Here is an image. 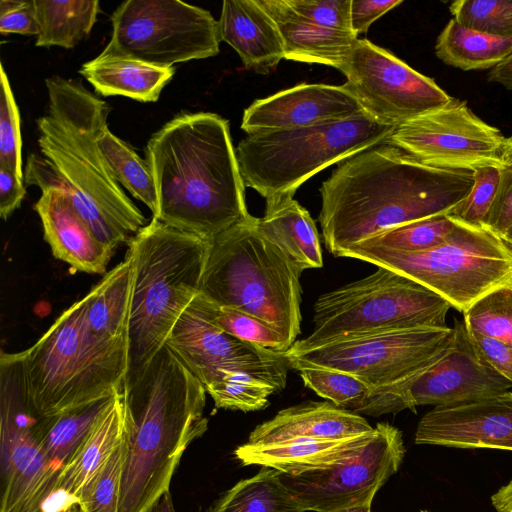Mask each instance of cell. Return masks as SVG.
Listing matches in <instances>:
<instances>
[{"mask_svg": "<svg viewBox=\"0 0 512 512\" xmlns=\"http://www.w3.org/2000/svg\"><path fill=\"white\" fill-rule=\"evenodd\" d=\"M157 194L154 218L210 240L249 218L228 120L183 112L146 145Z\"/></svg>", "mask_w": 512, "mask_h": 512, "instance_id": "4", "label": "cell"}, {"mask_svg": "<svg viewBox=\"0 0 512 512\" xmlns=\"http://www.w3.org/2000/svg\"><path fill=\"white\" fill-rule=\"evenodd\" d=\"M452 219L455 226L446 240L427 251L405 253L360 243L344 250L340 257L404 275L463 313L492 290L512 284V243L487 225Z\"/></svg>", "mask_w": 512, "mask_h": 512, "instance_id": "9", "label": "cell"}, {"mask_svg": "<svg viewBox=\"0 0 512 512\" xmlns=\"http://www.w3.org/2000/svg\"><path fill=\"white\" fill-rule=\"evenodd\" d=\"M306 387L335 406L355 412L373 389L349 373L326 368L298 371Z\"/></svg>", "mask_w": 512, "mask_h": 512, "instance_id": "38", "label": "cell"}, {"mask_svg": "<svg viewBox=\"0 0 512 512\" xmlns=\"http://www.w3.org/2000/svg\"><path fill=\"white\" fill-rule=\"evenodd\" d=\"M286 381L250 371H225L206 391L217 408L257 411L269 405V396L283 390Z\"/></svg>", "mask_w": 512, "mask_h": 512, "instance_id": "35", "label": "cell"}, {"mask_svg": "<svg viewBox=\"0 0 512 512\" xmlns=\"http://www.w3.org/2000/svg\"><path fill=\"white\" fill-rule=\"evenodd\" d=\"M402 3V0H352L351 27L353 33H366L371 24Z\"/></svg>", "mask_w": 512, "mask_h": 512, "instance_id": "48", "label": "cell"}, {"mask_svg": "<svg viewBox=\"0 0 512 512\" xmlns=\"http://www.w3.org/2000/svg\"><path fill=\"white\" fill-rule=\"evenodd\" d=\"M454 226L449 214L436 215L387 229L360 243L399 252L418 253L442 244Z\"/></svg>", "mask_w": 512, "mask_h": 512, "instance_id": "36", "label": "cell"}, {"mask_svg": "<svg viewBox=\"0 0 512 512\" xmlns=\"http://www.w3.org/2000/svg\"><path fill=\"white\" fill-rule=\"evenodd\" d=\"M420 512H429V511H420Z\"/></svg>", "mask_w": 512, "mask_h": 512, "instance_id": "57", "label": "cell"}, {"mask_svg": "<svg viewBox=\"0 0 512 512\" xmlns=\"http://www.w3.org/2000/svg\"><path fill=\"white\" fill-rule=\"evenodd\" d=\"M404 455L401 431L378 423L370 440L346 458L323 469L281 473V479L303 512H328L372 503L377 491L398 471Z\"/></svg>", "mask_w": 512, "mask_h": 512, "instance_id": "16", "label": "cell"}, {"mask_svg": "<svg viewBox=\"0 0 512 512\" xmlns=\"http://www.w3.org/2000/svg\"><path fill=\"white\" fill-rule=\"evenodd\" d=\"M0 166L24 181L20 113L8 75L0 68Z\"/></svg>", "mask_w": 512, "mask_h": 512, "instance_id": "40", "label": "cell"}, {"mask_svg": "<svg viewBox=\"0 0 512 512\" xmlns=\"http://www.w3.org/2000/svg\"><path fill=\"white\" fill-rule=\"evenodd\" d=\"M453 329L388 330L343 338L320 347L284 353L290 369L326 368L349 373L373 390L419 374L449 347Z\"/></svg>", "mask_w": 512, "mask_h": 512, "instance_id": "12", "label": "cell"}, {"mask_svg": "<svg viewBox=\"0 0 512 512\" xmlns=\"http://www.w3.org/2000/svg\"><path fill=\"white\" fill-rule=\"evenodd\" d=\"M206 393L167 345L126 375L118 512H147L169 490L184 451L208 428Z\"/></svg>", "mask_w": 512, "mask_h": 512, "instance_id": "3", "label": "cell"}, {"mask_svg": "<svg viewBox=\"0 0 512 512\" xmlns=\"http://www.w3.org/2000/svg\"><path fill=\"white\" fill-rule=\"evenodd\" d=\"M218 27L247 69L268 74L285 59L280 31L257 0L223 1Z\"/></svg>", "mask_w": 512, "mask_h": 512, "instance_id": "23", "label": "cell"}, {"mask_svg": "<svg viewBox=\"0 0 512 512\" xmlns=\"http://www.w3.org/2000/svg\"><path fill=\"white\" fill-rule=\"evenodd\" d=\"M375 433L341 440L289 441L268 445L236 448L235 457L245 466L256 465L275 469L282 474L296 475L323 469L346 458L363 446Z\"/></svg>", "mask_w": 512, "mask_h": 512, "instance_id": "25", "label": "cell"}, {"mask_svg": "<svg viewBox=\"0 0 512 512\" xmlns=\"http://www.w3.org/2000/svg\"><path fill=\"white\" fill-rule=\"evenodd\" d=\"M215 307L210 299L198 293L174 324L165 343L205 389L225 371H250L286 381L290 368L284 353L229 335L217 324Z\"/></svg>", "mask_w": 512, "mask_h": 512, "instance_id": "18", "label": "cell"}, {"mask_svg": "<svg viewBox=\"0 0 512 512\" xmlns=\"http://www.w3.org/2000/svg\"><path fill=\"white\" fill-rule=\"evenodd\" d=\"M341 72L343 86L364 113L390 127L442 108L452 98L433 79L368 39L356 40Z\"/></svg>", "mask_w": 512, "mask_h": 512, "instance_id": "17", "label": "cell"}, {"mask_svg": "<svg viewBox=\"0 0 512 512\" xmlns=\"http://www.w3.org/2000/svg\"><path fill=\"white\" fill-rule=\"evenodd\" d=\"M482 358L500 375L512 382V345L468 331Z\"/></svg>", "mask_w": 512, "mask_h": 512, "instance_id": "46", "label": "cell"}, {"mask_svg": "<svg viewBox=\"0 0 512 512\" xmlns=\"http://www.w3.org/2000/svg\"><path fill=\"white\" fill-rule=\"evenodd\" d=\"M474 171L427 166L381 142L340 162L320 187L326 249L340 257L382 231L449 214L469 194Z\"/></svg>", "mask_w": 512, "mask_h": 512, "instance_id": "2", "label": "cell"}, {"mask_svg": "<svg viewBox=\"0 0 512 512\" xmlns=\"http://www.w3.org/2000/svg\"><path fill=\"white\" fill-rule=\"evenodd\" d=\"M0 32L38 35L34 0H1Z\"/></svg>", "mask_w": 512, "mask_h": 512, "instance_id": "45", "label": "cell"}, {"mask_svg": "<svg viewBox=\"0 0 512 512\" xmlns=\"http://www.w3.org/2000/svg\"><path fill=\"white\" fill-rule=\"evenodd\" d=\"M374 431L360 414L329 401H309L279 411L249 435L250 445L289 441L341 440Z\"/></svg>", "mask_w": 512, "mask_h": 512, "instance_id": "22", "label": "cell"}, {"mask_svg": "<svg viewBox=\"0 0 512 512\" xmlns=\"http://www.w3.org/2000/svg\"><path fill=\"white\" fill-rule=\"evenodd\" d=\"M206 512H303L275 469H262L237 482Z\"/></svg>", "mask_w": 512, "mask_h": 512, "instance_id": "33", "label": "cell"}, {"mask_svg": "<svg viewBox=\"0 0 512 512\" xmlns=\"http://www.w3.org/2000/svg\"><path fill=\"white\" fill-rule=\"evenodd\" d=\"M452 341L432 366L398 383L374 389L358 414L380 416L421 405L445 406L512 388L477 351L463 320L454 319Z\"/></svg>", "mask_w": 512, "mask_h": 512, "instance_id": "14", "label": "cell"}, {"mask_svg": "<svg viewBox=\"0 0 512 512\" xmlns=\"http://www.w3.org/2000/svg\"><path fill=\"white\" fill-rule=\"evenodd\" d=\"M38 47L74 48L87 38L100 11L97 0H34Z\"/></svg>", "mask_w": 512, "mask_h": 512, "instance_id": "32", "label": "cell"}, {"mask_svg": "<svg viewBox=\"0 0 512 512\" xmlns=\"http://www.w3.org/2000/svg\"><path fill=\"white\" fill-rule=\"evenodd\" d=\"M449 9L453 19L467 28L512 36V0H458Z\"/></svg>", "mask_w": 512, "mask_h": 512, "instance_id": "39", "label": "cell"}, {"mask_svg": "<svg viewBox=\"0 0 512 512\" xmlns=\"http://www.w3.org/2000/svg\"><path fill=\"white\" fill-rule=\"evenodd\" d=\"M41 191L34 209L53 256L67 263L73 273H106L114 250L95 237L63 190L46 187Z\"/></svg>", "mask_w": 512, "mask_h": 512, "instance_id": "21", "label": "cell"}, {"mask_svg": "<svg viewBox=\"0 0 512 512\" xmlns=\"http://www.w3.org/2000/svg\"><path fill=\"white\" fill-rule=\"evenodd\" d=\"M147 512H175L169 490L163 493Z\"/></svg>", "mask_w": 512, "mask_h": 512, "instance_id": "52", "label": "cell"}, {"mask_svg": "<svg viewBox=\"0 0 512 512\" xmlns=\"http://www.w3.org/2000/svg\"><path fill=\"white\" fill-rule=\"evenodd\" d=\"M414 442L512 451V392L434 407L419 421Z\"/></svg>", "mask_w": 512, "mask_h": 512, "instance_id": "19", "label": "cell"}, {"mask_svg": "<svg viewBox=\"0 0 512 512\" xmlns=\"http://www.w3.org/2000/svg\"><path fill=\"white\" fill-rule=\"evenodd\" d=\"M301 272L251 215L208 240L200 292L259 318L292 346L301 330Z\"/></svg>", "mask_w": 512, "mask_h": 512, "instance_id": "6", "label": "cell"}, {"mask_svg": "<svg viewBox=\"0 0 512 512\" xmlns=\"http://www.w3.org/2000/svg\"><path fill=\"white\" fill-rule=\"evenodd\" d=\"M437 57L469 71L493 69L512 54V36H497L467 28L451 19L437 37Z\"/></svg>", "mask_w": 512, "mask_h": 512, "instance_id": "31", "label": "cell"}, {"mask_svg": "<svg viewBox=\"0 0 512 512\" xmlns=\"http://www.w3.org/2000/svg\"><path fill=\"white\" fill-rule=\"evenodd\" d=\"M48 112L36 120L43 155H28L24 184L63 190L104 245L129 242L147 220L113 176L99 146L110 107L81 81L45 80Z\"/></svg>", "mask_w": 512, "mask_h": 512, "instance_id": "1", "label": "cell"}, {"mask_svg": "<svg viewBox=\"0 0 512 512\" xmlns=\"http://www.w3.org/2000/svg\"><path fill=\"white\" fill-rule=\"evenodd\" d=\"M132 287L133 264L126 254L84 297V319L90 333L127 350Z\"/></svg>", "mask_w": 512, "mask_h": 512, "instance_id": "26", "label": "cell"}, {"mask_svg": "<svg viewBox=\"0 0 512 512\" xmlns=\"http://www.w3.org/2000/svg\"><path fill=\"white\" fill-rule=\"evenodd\" d=\"M79 73L102 96H124L141 102H155L172 79L174 67H158L130 59L94 58Z\"/></svg>", "mask_w": 512, "mask_h": 512, "instance_id": "28", "label": "cell"}, {"mask_svg": "<svg viewBox=\"0 0 512 512\" xmlns=\"http://www.w3.org/2000/svg\"><path fill=\"white\" fill-rule=\"evenodd\" d=\"M111 22V38L97 59L173 67L219 53L218 21L208 10L179 0H127Z\"/></svg>", "mask_w": 512, "mask_h": 512, "instance_id": "11", "label": "cell"}, {"mask_svg": "<svg viewBox=\"0 0 512 512\" xmlns=\"http://www.w3.org/2000/svg\"><path fill=\"white\" fill-rule=\"evenodd\" d=\"M451 307L420 283L378 267L365 278L319 296L313 308V331L288 351H305L379 331L445 328Z\"/></svg>", "mask_w": 512, "mask_h": 512, "instance_id": "10", "label": "cell"}, {"mask_svg": "<svg viewBox=\"0 0 512 512\" xmlns=\"http://www.w3.org/2000/svg\"><path fill=\"white\" fill-rule=\"evenodd\" d=\"M119 392L121 391L38 419L32 433L41 451L54 467L61 470L70 461Z\"/></svg>", "mask_w": 512, "mask_h": 512, "instance_id": "30", "label": "cell"}, {"mask_svg": "<svg viewBox=\"0 0 512 512\" xmlns=\"http://www.w3.org/2000/svg\"><path fill=\"white\" fill-rule=\"evenodd\" d=\"M502 168L485 166L475 169L471 191L449 215L470 225H487L488 216L499 187Z\"/></svg>", "mask_w": 512, "mask_h": 512, "instance_id": "43", "label": "cell"}, {"mask_svg": "<svg viewBox=\"0 0 512 512\" xmlns=\"http://www.w3.org/2000/svg\"><path fill=\"white\" fill-rule=\"evenodd\" d=\"M1 472L0 512H44L57 492L60 470L45 457L32 428L40 418L28 395L22 357L0 358Z\"/></svg>", "mask_w": 512, "mask_h": 512, "instance_id": "13", "label": "cell"}, {"mask_svg": "<svg viewBox=\"0 0 512 512\" xmlns=\"http://www.w3.org/2000/svg\"><path fill=\"white\" fill-rule=\"evenodd\" d=\"M276 23L285 59L342 70L358 39L352 32L322 28L298 14L287 0H257Z\"/></svg>", "mask_w": 512, "mask_h": 512, "instance_id": "24", "label": "cell"}, {"mask_svg": "<svg viewBox=\"0 0 512 512\" xmlns=\"http://www.w3.org/2000/svg\"><path fill=\"white\" fill-rule=\"evenodd\" d=\"M487 79L489 82L497 83L512 92V54L493 68L489 72Z\"/></svg>", "mask_w": 512, "mask_h": 512, "instance_id": "50", "label": "cell"}, {"mask_svg": "<svg viewBox=\"0 0 512 512\" xmlns=\"http://www.w3.org/2000/svg\"><path fill=\"white\" fill-rule=\"evenodd\" d=\"M504 166H512V138H509L508 147L504 154Z\"/></svg>", "mask_w": 512, "mask_h": 512, "instance_id": "54", "label": "cell"}, {"mask_svg": "<svg viewBox=\"0 0 512 512\" xmlns=\"http://www.w3.org/2000/svg\"><path fill=\"white\" fill-rule=\"evenodd\" d=\"M491 504L496 512H512V479L491 496Z\"/></svg>", "mask_w": 512, "mask_h": 512, "instance_id": "51", "label": "cell"}, {"mask_svg": "<svg viewBox=\"0 0 512 512\" xmlns=\"http://www.w3.org/2000/svg\"><path fill=\"white\" fill-rule=\"evenodd\" d=\"M128 244L133 287L126 375L145 366L165 345L182 312L200 293L208 240L153 217Z\"/></svg>", "mask_w": 512, "mask_h": 512, "instance_id": "5", "label": "cell"}, {"mask_svg": "<svg viewBox=\"0 0 512 512\" xmlns=\"http://www.w3.org/2000/svg\"><path fill=\"white\" fill-rule=\"evenodd\" d=\"M25 194L24 181L11 170L0 166V216L3 220L20 207Z\"/></svg>", "mask_w": 512, "mask_h": 512, "instance_id": "49", "label": "cell"}, {"mask_svg": "<svg viewBox=\"0 0 512 512\" xmlns=\"http://www.w3.org/2000/svg\"><path fill=\"white\" fill-rule=\"evenodd\" d=\"M258 228L301 271L323 266L315 222L293 198L266 207L264 216L258 218Z\"/></svg>", "mask_w": 512, "mask_h": 512, "instance_id": "27", "label": "cell"}, {"mask_svg": "<svg viewBox=\"0 0 512 512\" xmlns=\"http://www.w3.org/2000/svg\"><path fill=\"white\" fill-rule=\"evenodd\" d=\"M504 236L512 243V226L505 232Z\"/></svg>", "mask_w": 512, "mask_h": 512, "instance_id": "56", "label": "cell"}, {"mask_svg": "<svg viewBox=\"0 0 512 512\" xmlns=\"http://www.w3.org/2000/svg\"><path fill=\"white\" fill-rule=\"evenodd\" d=\"M463 316L468 331L512 345V284L487 293L463 312Z\"/></svg>", "mask_w": 512, "mask_h": 512, "instance_id": "37", "label": "cell"}, {"mask_svg": "<svg viewBox=\"0 0 512 512\" xmlns=\"http://www.w3.org/2000/svg\"><path fill=\"white\" fill-rule=\"evenodd\" d=\"M122 391L96 423L70 461L60 470L57 492L76 502L90 479L111 457L122 440Z\"/></svg>", "mask_w": 512, "mask_h": 512, "instance_id": "29", "label": "cell"}, {"mask_svg": "<svg viewBox=\"0 0 512 512\" xmlns=\"http://www.w3.org/2000/svg\"><path fill=\"white\" fill-rule=\"evenodd\" d=\"M371 504L372 503H365L360 505H354L349 507H344L328 512H371Z\"/></svg>", "mask_w": 512, "mask_h": 512, "instance_id": "53", "label": "cell"}, {"mask_svg": "<svg viewBox=\"0 0 512 512\" xmlns=\"http://www.w3.org/2000/svg\"><path fill=\"white\" fill-rule=\"evenodd\" d=\"M487 226L503 235L512 226V166L502 168L499 187L488 216Z\"/></svg>", "mask_w": 512, "mask_h": 512, "instance_id": "47", "label": "cell"}, {"mask_svg": "<svg viewBox=\"0 0 512 512\" xmlns=\"http://www.w3.org/2000/svg\"><path fill=\"white\" fill-rule=\"evenodd\" d=\"M84 315L83 297L22 351L29 399L40 418L122 391L128 350L94 337Z\"/></svg>", "mask_w": 512, "mask_h": 512, "instance_id": "7", "label": "cell"}, {"mask_svg": "<svg viewBox=\"0 0 512 512\" xmlns=\"http://www.w3.org/2000/svg\"><path fill=\"white\" fill-rule=\"evenodd\" d=\"M352 0H287L289 5L308 21L322 28L352 32Z\"/></svg>", "mask_w": 512, "mask_h": 512, "instance_id": "44", "label": "cell"}, {"mask_svg": "<svg viewBox=\"0 0 512 512\" xmlns=\"http://www.w3.org/2000/svg\"><path fill=\"white\" fill-rule=\"evenodd\" d=\"M436 168L504 167L506 138L480 119L466 101L451 98L442 108L395 126L383 141Z\"/></svg>", "mask_w": 512, "mask_h": 512, "instance_id": "15", "label": "cell"}, {"mask_svg": "<svg viewBox=\"0 0 512 512\" xmlns=\"http://www.w3.org/2000/svg\"><path fill=\"white\" fill-rule=\"evenodd\" d=\"M97 142L117 182L134 198L143 202L155 216L158 209L157 194L147 161L128 143L115 136L108 126L100 132Z\"/></svg>", "mask_w": 512, "mask_h": 512, "instance_id": "34", "label": "cell"}, {"mask_svg": "<svg viewBox=\"0 0 512 512\" xmlns=\"http://www.w3.org/2000/svg\"><path fill=\"white\" fill-rule=\"evenodd\" d=\"M393 128L362 112L310 127L259 131L239 142L236 158L245 187L271 207L293 198L319 171L383 142Z\"/></svg>", "mask_w": 512, "mask_h": 512, "instance_id": "8", "label": "cell"}, {"mask_svg": "<svg viewBox=\"0 0 512 512\" xmlns=\"http://www.w3.org/2000/svg\"><path fill=\"white\" fill-rule=\"evenodd\" d=\"M57 512H81V510L77 502H72L69 506L60 508Z\"/></svg>", "mask_w": 512, "mask_h": 512, "instance_id": "55", "label": "cell"}, {"mask_svg": "<svg viewBox=\"0 0 512 512\" xmlns=\"http://www.w3.org/2000/svg\"><path fill=\"white\" fill-rule=\"evenodd\" d=\"M122 467L121 443L90 479L76 502L81 512H118Z\"/></svg>", "mask_w": 512, "mask_h": 512, "instance_id": "42", "label": "cell"}, {"mask_svg": "<svg viewBox=\"0 0 512 512\" xmlns=\"http://www.w3.org/2000/svg\"><path fill=\"white\" fill-rule=\"evenodd\" d=\"M364 112L343 86L302 83L254 101L245 109L241 129L247 134L337 122Z\"/></svg>", "mask_w": 512, "mask_h": 512, "instance_id": "20", "label": "cell"}, {"mask_svg": "<svg viewBox=\"0 0 512 512\" xmlns=\"http://www.w3.org/2000/svg\"><path fill=\"white\" fill-rule=\"evenodd\" d=\"M215 320L226 333L241 341L278 353L291 348L287 339L273 327L238 309L216 305Z\"/></svg>", "mask_w": 512, "mask_h": 512, "instance_id": "41", "label": "cell"}]
</instances>
